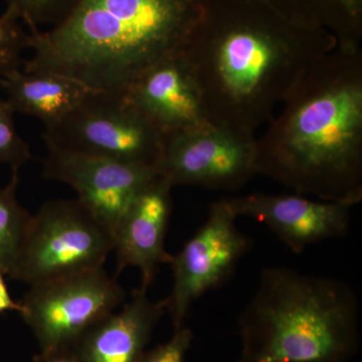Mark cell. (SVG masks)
Here are the masks:
<instances>
[{
    "label": "cell",
    "instance_id": "7",
    "mask_svg": "<svg viewBox=\"0 0 362 362\" xmlns=\"http://www.w3.org/2000/svg\"><path fill=\"white\" fill-rule=\"evenodd\" d=\"M255 133L206 121L163 134L157 175L173 185L237 189L257 175Z\"/></svg>",
    "mask_w": 362,
    "mask_h": 362
},
{
    "label": "cell",
    "instance_id": "17",
    "mask_svg": "<svg viewBox=\"0 0 362 362\" xmlns=\"http://www.w3.org/2000/svg\"><path fill=\"white\" fill-rule=\"evenodd\" d=\"M18 170L6 187L0 189V271L8 276L20 254L32 214L18 199Z\"/></svg>",
    "mask_w": 362,
    "mask_h": 362
},
{
    "label": "cell",
    "instance_id": "11",
    "mask_svg": "<svg viewBox=\"0 0 362 362\" xmlns=\"http://www.w3.org/2000/svg\"><path fill=\"white\" fill-rule=\"evenodd\" d=\"M238 216L256 218L296 254L349 232L352 206L312 201L301 194H252L230 199Z\"/></svg>",
    "mask_w": 362,
    "mask_h": 362
},
{
    "label": "cell",
    "instance_id": "5",
    "mask_svg": "<svg viewBox=\"0 0 362 362\" xmlns=\"http://www.w3.org/2000/svg\"><path fill=\"white\" fill-rule=\"evenodd\" d=\"M113 233L78 199L45 202L32 216L8 277L32 286L102 268Z\"/></svg>",
    "mask_w": 362,
    "mask_h": 362
},
{
    "label": "cell",
    "instance_id": "13",
    "mask_svg": "<svg viewBox=\"0 0 362 362\" xmlns=\"http://www.w3.org/2000/svg\"><path fill=\"white\" fill-rule=\"evenodd\" d=\"M125 95L163 134L209 121L201 90L181 52L151 66Z\"/></svg>",
    "mask_w": 362,
    "mask_h": 362
},
{
    "label": "cell",
    "instance_id": "16",
    "mask_svg": "<svg viewBox=\"0 0 362 362\" xmlns=\"http://www.w3.org/2000/svg\"><path fill=\"white\" fill-rule=\"evenodd\" d=\"M298 25L330 33L342 49H359L362 42V0H270Z\"/></svg>",
    "mask_w": 362,
    "mask_h": 362
},
{
    "label": "cell",
    "instance_id": "6",
    "mask_svg": "<svg viewBox=\"0 0 362 362\" xmlns=\"http://www.w3.org/2000/svg\"><path fill=\"white\" fill-rule=\"evenodd\" d=\"M45 142L156 170L163 133L125 93L95 90L73 113L47 128Z\"/></svg>",
    "mask_w": 362,
    "mask_h": 362
},
{
    "label": "cell",
    "instance_id": "15",
    "mask_svg": "<svg viewBox=\"0 0 362 362\" xmlns=\"http://www.w3.org/2000/svg\"><path fill=\"white\" fill-rule=\"evenodd\" d=\"M6 101L14 113L42 121L45 129L73 113L95 92L75 78L54 71H25L20 68L0 77Z\"/></svg>",
    "mask_w": 362,
    "mask_h": 362
},
{
    "label": "cell",
    "instance_id": "23",
    "mask_svg": "<svg viewBox=\"0 0 362 362\" xmlns=\"http://www.w3.org/2000/svg\"><path fill=\"white\" fill-rule=\"evenodd\" d=\"M4 274L0 271V313L6 311H16L21 314L23 307L20 302H16L9 294L8 289L4 281Z\"/></svg>",
    "mask_w": 362,
    "mask_h": 362
},
{
    "label": "cell",
    "instance_id": "1",
    "mask_svg": "<svg viewBox=\"0 0 362 362\" xmlns=\"http://www.w3.org/2000/svg\"><path fill=\"white\" fill-rule=\"evenodd\" d=\"M337 47L330 33L298 25L270 0H204L180 52L207 120L255 133L307 66Z\"/></svg>",
    "mask_w": 362,
    "mask_h": 362
},
{
    "label": "cell",
    "instance_id": "19",
    "mask_svg": "<svg viewBox=\"0 0 362 362\" xmlns=\"http://www.w3.org/2000/svg\"><path fill=\"white\" fill-rule=\"evenodd\" d=\"M21 23L13 9L6 8L0 16V77L20 68L23 62V52L30 49V33L23 30Z\"/></svg>",
    "mask_w": 362,
    "mask_h": 362
},
{
    "label": "cell",
    "instance_id": "10",
    "mask_svg": "<svg viewBox=\"0 0 362 362\" xmlns=\"http://www.w3.org/2000/svg\"><path fill=\"white\" fill-rule=\"evenodd\" d=\"M42 176L70 185L78 199L114 233L136 194L157 175L153 168L82 153L45 142Z\"/></svg>",
    "mask_w": 362,
    "mask_h": 362
},
{
    "label": "cell",
    "instance_id": "24",
    "mask_svg": "<svg viewBox=\"0 0 362 362\" xmlns=\"http://www.w3.org/2000/svg\"><path fill=\"white\" fill-rule=\"evenodd\" d=\"M195 1L199 2V4H201V2L204 1V0H195Z\"/></svg>",
    "mask_w": 362,
    "mask_h": 362
},
{
    "label": "cell",
    "instance_id": "18",
    "mask_svg": "<svg viewBox=\"0 0 362 362\" xmlns=\"http://www.w3.org/2000/svg\"><path fill=\"white\" fill-rule=\"evenodd\" d=\"M7 8L13 9L28 28V32L40 30V25H58L70 13L78 0H6Z\"/></svg>",
    "mask_w": 362,
    "mask_h": 362
},
{
    "label": "cell",
    "instance_id": "14",
    "mask_svg": "<svg viewBox=\"0 0 362 362\" xmlns=\"http://www.w3.org/2000/svg\"><path fill=\"white\" fill-rule=\"evenodd\" d=\"M164 313V300L152 301L138 288L120 311L93 324L70 349L80 362H139Z\"/></svg>",
    "mask_w": 362,
    "mask_h": 362
},
{
    "label": "cell",
    "instance_id": "9",
    "mask_svg": "<svg viewBox=\"0 0 362 362\" xmlns=\"http://www.w3.org/2000/svg\"><path fill=\"white\" fill-rule=\"evenodd\" d=\"M237 218L230 199L213 202L206 223L171 258L173 287L163 300L175 329L185 326L195 300L225 282L249 250Z\"/></svg>",
    "mask_w": 362,
    "mask_h": 362
},
{
    "label": "cell",
    "instance_id": "3",
    "mask_svg": "<svg viewBox=\"0 0 362 362\" xmlns=\"http://www.w3.org/2000/svg\"><path fill=\"white\" fill-rule=\"evenodd\" d=\"M199 9L195 0H78L51 30L28 32L33 57L23 71L126 93L151 66L181 52Z\"/></svg>",
    "mask_w": 362,
    "mask_h": 362
},
{
    "label": "cell",
    "instance_id": "4",
    "mask_svg": "<svg viewBox=\"0 0 362 362\" xmlns=\"http://www.w3.org/2000/svg\"><path fill=\"white\" fill-rule=\"evenodd\" d=\"M239 330V362H347L358 349V299L342 281L265 268Z\"/></svg>",
    "mask_w": 362,
    "mask_h": 362
},
{
    "label": "cell",
    "instance_id": "21",
    "mask_svg": "<svg viewBox=\"0 0 362 362\" xmlns=\"http://www.w3.org/2000/svg\"><path fill=\"white\" fill-rule=\"evenodd\" d=\"M192 339V331L182 326L175 329L168 342L157 345L148 351L145 350L139 362H185V356Z\"/></svg>",
    "mask_w": 362,
    "mask_h": 362
},
{
    "label": "cell",
    "instance_id": "2",
    "mask_svg": "<svg viewBox=\"0 0 362 362\" xmlns=\"http://www.w3.org/2000/svg\"><path fill=\"white\" fill-rule=\"evenodd\" d=\"M257 139V175L295 194L362 201V52L339 47L298 78Z\"/></svg>",
    "mask_w": 362,
    "mask_h": 362
},
{
    "label": "cell",
    "instance_id": "12",
    "mask_svg": "<svg viewBox=\"0 0 362 362\" xmlns=\"http://www.w3.org/2000/svg\"><path fill=\"white\" fill-rule=\"evenodd\" d=\"M173 185L157 175L136 194L113 233L116 276L127 267L141 272L140 289L147 291L162 264L170 263L165 237L173 213Z\"/></svg>",
    "mask_w": 362,
    "mask_h": 362
},
{
    "label": "cell",
    "instance_id": "22",
    "mask_svg": "<svg viewBox=\"0 0 362 362\" xmlns=\"http://www.w3.org/2000/svg\"><path fill=\"white\" fill-rule=\"evenodd\" d=\"M33 362H80L71 349H59L40 351L33 356Z\"/></svg>",
    "mask_w": 362,
    "mask_h": 362
},
{
    "label": "cell",
    "instance_id": "8",
    "mask_svg": "<svg viewBox=\"0 0 362 362\" xmlns=\"http://www.w3.org/2000/svg\"><path fill=\"white\" fill-rule=\"evenodd\" d=\"M21 317L40 351L70 349L93 324L115 311L126 293L102 268L30 286Z\"/></svg>",
    "mask_w": 362,
    "mask_h": 362
},
{
    "label": "cell",
    "instance_id": "20",
    "mask_svg": "<svg viewBox=\"0 0 362 362\" xmlns=\"http://www.w3.org/2000/svg\"><path fill=\"white\" fill-rule=\"evenodd\" d=\"M13 114L8 102L0 98V164L20 170L33 156L28 143L16 131Z\"/></svg>",
    "mask_w": 362,
    "mask_h": 362
}]
</instances>
